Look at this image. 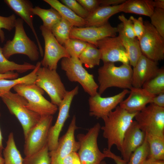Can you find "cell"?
Wrapping results in <instances>:
<instances>
[{
	"mask_svg": "<svg viewBox=\"0 0 164 164\" xmlns=\"http://www.w3.org/2000/svg\"><path fill=\"white\" fill-rule=\"evenodd\" d=\"M73 26L68 21L62 18L51 29L55 37L61 45L63 46L70 38V31Z\"/></svg>",
	"mask_w": 164,
	"mask_h": 164,
	"instance_id": "1f68e13d",
	"label": "cell"
},
{
	"mask_svg": "<svg viewBox=\"0 0 164 164\" xmlns=\"http://www.w3.org/2000/svg\"><path fill=\"white\" fill-rule=\"evenodd\" d=\"M121 4L116 5L99 6L89 13L85 19L86 27L99 26L108 23V20L112 15L120 12Z\"/></svg>",
	"mask_w": 164,
	"mask_h": 164,
	"instance_id": "7402d4cb",
	"label": "cell"
},
{
	"mask_svg": "<svg viewBox=\"0 0 164 164\" xmlns=\"http://www.w3.org/2000/svg\"><path fill=\"white\" fill-rule=\"evenodd\" d=\"M129 19L132 22L135 35L139 40L143 34L145 30L143 18L142 17H139L137 19L132 16H131Z\"/></svg>",
	"mask_w": 164,
	"mask_h": 164,
	"instance_id": "ab89813d",
	"label": "cell"
},
{
	"mask_svg": "<svg viewBox=\"0 0 164 164\" xmlns=\"http://www.w3.org/2000/svg\"><path fill=\"white\" fill-rule=\"evenodd\" d=\"M137 113L129 112L118 106L102 118L104 125L101 129L103 131V136L107 140L108 149L111 150L115 145L120 150L125 134Z\"/></svg>",
	"mask_w": 164,
	"mask_h": 164,
	"instance_id": "6da1fadb",
	"label": "cell"
},
{
	"mask_svg": "<svg viewBox=\"0 0 164 164\" xmlns=\"http://www.w3.org/2000/svg\"><path fill=\"white\" fill-rule=\"evenodd\" d=\"M61 164H80L77 152L71 153L62 160Z\"/></svg>",
	"mask_w": 164,
	"mask_h": 164,
	"instance_id": "7bdbcfd3",
	"label": "cell"
},
{
	"mask_svg": "<svg viewBox=\"0 0 164 164\" xmlns=\"http://www.w3.org/2000/svg\"><path fill=\"white\" fill-rule=\"evenodd\" d=\"M101 6H111L118 5L124 2L126 0H100Z\"/></svg>",
	"mask_w": 164,
	"mask_h": 164,
	"instance_id": "bcb514c9",
	"label": "cell"
},
{
	"mask_svg": "<svg viewBox=\"0 0 164 164\" xmlns=\"http://www.w3.org/2000/svg\"><path fill=\"white\" fill-rule=\"evenodd\" d=\"M142 88L155 96L164 93V70L160 68L154 77L145 82Z\"/></svg>",
	"mask_w": 164,
	"mask_h": 164,
	"instance_id": "d6a6232c",
	"label": "cell"
},
{
	"mask_svg": "<svg viewBox=\"0 0 164 164\" xmlns=\"http://www.w3.org/2000/svg\"><path fill=\"white\" fill-rule=\"evenodd\" d=\"M35 66V65L27 62L20 64L9 60L3 55L2 48L0 47V74H4L14 71L22 73L33 70Z\"/></svg>",
	"mask_w": 164,
	"mask_h": 164,
	"instance_id": "4dcf8cb0",
	"label": "cell"
},
{
	"mask_svg": "<svg viewBox=\"0 0 164 164\" xmlns=\"http://www.w3.org/2000/svg\"><path fill=\"white\" fill-rule=\"evenodd\" d=\"M18 76V73L10 72L4 74H0V79H14L17 78Z\"/></svg>",
	"mask_w": 164,
	"mask_h": 164,
	"instance_id": "7dc6e473",
	"label": "cell"
},
{
	"mask_svg": "<svg viewBox=\"0 0 164 164\" xmlns=\"http://www.w3.org/2000/svg\"><path fill=\"white\" fill-rule=\"evenodd\" d=\"M17 19L14 14L8 17L0 15V40L3 43L5 40L4 32L2 29L10 31L15 28Z\"/></svg>",
	"mask_w": 164,
	"mask_h": 164,
	"instance_id": "74e56055",
	"label": "cell"
},
{
	"mask_svg": "<svg viewBox=\"0 0 164 164\" xmlns=\"http://www.w3.org/2000/svg\"><path fill=\"white\" fill-rule=\"evenodd\" d=\"M32 11L34 15H38L42 20L43 25L50 30L62 18L56 10L52 7L45 9L36 6L33 7Z\"/></svg>",
	"mask_w": 164,
	"mask_h": 164,
	"instance_id": "f1b7e54d",
	"label": "cell"
},
{
	"mask_svg": "<svg viewBox=\"0 0 164 164\" xmlns=\"http://www.w3.org/2000/svg\"><path fill=\"white\" fill-rule=\"evenodd\" d=\"M98 92L101 95L108 88L130 89L132 86V69L129 64L116 66L114 63H104L98 69Z\"/></svg>",
	"mask_w": 164,
	"mask_h": 164,
	"instance_id": "7a4b0ae2",
	"label": "cell"
},
{
	"mask_svg": "<svg viewBox=\"0 0 164 164\" xmlns=\"http://www.w3.org/2000/svg\"><path fill=\"white\" fill-rule=\"evenodd\" d=\"M13 90L27 101L26 108L41 116L52 115L58 110L57 106L46 100L43 96L44 90L33 84H19Z\"/></svg>",
	"mask_w": 164,
	"mask_h": 164,
	"instance_id": "5b68a950",
	"label": "cell"
},
{
	"mask_svg": "<svg viewBox=\"0 0 164 164\" xmlns=\"http://www.w3.org/2000/svg\"><path fill=\"white\" fill-rule=\"evenodd\" d=\"M129 92L128 89H124L120 93L111 97H102L98 93L90 96L88 99L89 115L97 119H102L114 109Z\"/></svg>",
	"mask_w": 164,
	"mask_h": 164,
	"instance_id": "2e32d148",
	"label": "cell"
},
{
	"mask_svg": "<svg viewBox=\"0 0 164 164\" xmlns=\"http://www.w3.org/2000/svg\"><path fill=\"white\" fill-rule=\"evenodd\" d=\"M101 53L95 45L88 43L87 45L78 57L81 63L87 68H92L99 65Z\"/></svg>",
	"mask_w": 164,
	"mask_h": 164,
	"instance_id": "f546056e",
	"label": "cell"
},
{
	"mask_svg": "<svg viewBox=\"0 0 164 164\" xmlns=\"http://www.w3.org/2000/svg\"><path fill=\"white\" fill-rule=\"evenodd\" d=\"M35 66V68L31 72L22 77L11 80L0 79V97L10 91L12 88L18 84L34 83L36 72L41 66V62H37Z\"/></svg>",
	"mask_w": 164,
	"mask_h": 164,
	"instance_id": "4316f807",
	"label": "cell"
},
{
	"mask_svg": "<svg viewBox=\"0 0 164 164\" xmlns=\"http://www.w3.org/2000/svg\"><path fill=\"white\" fill-rule=\"evenodd\" d=\"M87 44V43L81 40L70 38L65 43L63 46L70 56L78 58Z\"/></svg>",
	"mask_w": 164,
	"mask_h": 164,
	"instance_id": "d590c367",
	"label": "cell"
},
{
	"mask_svg": "<svg viewBox=\"0 0 164 164\" xmlns=\"http://www.w3.org/2000/svg\"><path fill=\"white\" fill-rule=\"evenodd\" d=\"M83 7L89 13L100 5V0H77Z\"/></svg>",
	"mask_w": 164,
	"mask_h": 164,
	"instance_id": "b9f144b4",
	"label": "cell"
},
{
	"mask_svg": "<svg viewBox=\"0 0 164 164\" xmlns=\"http://www.w3.org/2000/svg\"><path fill=\"white\" fill-rule=\"evenodd\" d=\"M34 84L45 91L50 97L51 102L58 106L67 92L55 70L40 67L36 72Z\"/></svg>",
	"mask_w": 164,
	"mask_h": 164,
	"instance_id": "ba28073f",
	"label": "cell"
},
{
	"mask_svg": "<svg viewBox=\"0 0 164 164\" xmlns=\"http://www.w3.org/2000/svg\"><path fill=\"white\" fill-rule=\"evenodd\" d=\"M149 149L146 136L142 144L131 155L126 164H143L147 160Z\"/></svg>",
	"mask_w": 164,
	"mask_h": 164,
	"instance_id": "e575fe53",
	"label": "cell"
},
{
	"mask_svg": "<svg viewBox=\"0 0 164 164\" xmlns=\"http://www.w3.org/2000/svg\"><path fill=\"white\" fill-rule=\"evenodd\" d=\"M118 18L121 22L123 31L125 35L131 38H134L136 37L134 31L132 21L129 19H127L123 14L119 15Z\"/></svg>",
	"mask_w": 164,
	"mask_h": 164,
	"instance_id": "60d3db41",
	"label": "cell"
},
{
	"mask_svg": "<svg viewBox=\"0 0 164 164\" xmlns=\"http://www.w3.org/2000/svg\"><path fill=\"white\" fill-rule=\"evenodd\" d=\"M1 115L0 113V116ZM2 139L3 137L2 136V133L1 128H0V154H1L3 150L4 149V147L2 144Z\"/></svg>",
	"mask_w": 164,
	"mask_h": 164,
	"instance_id": "f907efd6",
	"label": "cell"
},
{
	"mask_svg": "<svg viewBox=\"0 0 164 164\" xmlns=\"http://www.w3.org/2000/svg\"><path fill=\"white\" fill-rule=\"evenodd\" d=\"M143 164H164V160H150L147 159Z\"/></svg>",
	"mask_w": 164,
	"mask_h": 164,
	"instance_id": "681fc988",
	"label": "cell"
},
{
	"mask_svg": "<svg viewBox=\"0 0 164 164\" xmlns=\"http://www.w3.org/2000/svg\"><path fill=\"white\" fill-rule=\"evenodd\" d=\"M4 1L29 26L36 39L40 55L41 56H43V52L42 47L33 26L34 15L32 11L33 8L32 3L27 0H5Z\"/></svg>",
	"mask_w": 164,
	"mask_h": 164,
	"instance_id": "44dd1931",
	"label": "cell"
},
{
	"mask_svg": "<svg viewBox=\"0 0 164 164\" xmlns=\"http://www.w3.org/2000/svg\"><path fill=\"white\" fill-rule=\"evenodd\" d=\"M101 128L97 123L89 129L85 134L77 135L79 144L78 155L80 164H100L107 155L101 152L97 144V138Z\"/></svg>",
	"mask_w": 164,
	"mask_h": 164,
	"instance_id": "8992f818",
	"label": "cell"
},
{
	"mask_svg": "<svg viewBox=\"0 0 164 164\" xmlns=\"http://www.w3.org/2000/svg\"><path fill=\"white\" fill-rule=\"evenodd\" d=\"M53 119L52 115L41 116L38 123L29 130L25 138L23 152L25 156L39 151L47 144Z\"/></svg>",
	"mask_w": 164,
	"mask_h": 164,
	"instance_id": "9c48e42d",
	"label": "cell"
},
{
	"mask_svg": "<svg viewBox=\"0 0 164 164\" xmlns=\"http://www.w3.org/2000/svg\"><path fill=\"white\" fill-rule=\"evenodd\" d=\"M60 2L77 15L83 19H86L89 14L77 0H61Z\"/></svg>",
	"mask_w": 164,
	"mask_h": 164,
	"instance_id": "f35d334b",
	"label": "cell"
},
{
	"mask_svg": "<svg viewBox=\"0 0 164 164\" xmlns=\"http://www.w3.org/2000/svg\"><path fill=\"white\" fill-rule=\"evenodd\" d=\"M78 128L76 125V117L73 115L65 134L59 139L56 148L49 151L51 164H61L63 159L73 152H77L79 144L75 138V132Z\"/></svg>",
	"mask_w": 164,
	"mask_h": 164,
	"instance_id": "5bb4252c",
	"label": "cell"
},
{
	"mask_svg": "<svg viewBox=\"0 0 164 164\" xmlns=\"http://www.w3.org/2000/svg\"><path fill=\"white\" fill-rule=\"evenodd\" d=\"M145 135L136 121H133L125 134L120 150L122 159L127 162L132 153L142 144Z\"/></svg>",
	"mask_w": 164,
	"mask_h": 164,
	"instance_id": "d6986e66",
	"label": "cell"
},
{
	"mask_svg": "<svg viewBox=\"0 0 164 164\" xmlns=\"http://www.w3.org/2000/svg\"><path fill=\"white\" fill-rule=\"evenodd\" d=\"M150 18L151 24L164 38V9L155 8Z\"/></svg>",
	"mask_w": 164,
	"mask_h": 164,
	"instance_id": "8d00e7d4",
	"label": "cell"
},
{
	"mask_svg": "<svg viewBox=\"0 0 164 164\" xmlns=\"http://www.w3.org/2000/svg\"><path fill=\"white\" fill-rule=\"evenodd\" d=\"M47 144L41 149L23 158V164H51Z\"/></svg>",
	"mask_w": 164,
	"mask_h": 164,
	"instance_id": "836d02e7",
	"label": "cell"
},
{
	"mask_svg": "<svg viewBox=\"0 0 164 164\" xmlns=\"http://www.w3.org/2000/svg\"><path fill=\"white\" fill-rule=\"evenodd\" d=\"M60 63L62 69L65 71L70 81L79 83L84 91L90 96L98 93L99 86L95 81L93 75L84 69L78 58L64 57L62 59Z\"/></svg>",
	"mask_w": 164,
	"mask_h": 164,
	"instance_id": "52a82bcc",
	"label": "cell"
},
{
	"mask_svg": "<svg viewBox=\"0 0 164 164\" xmlns=\"http://www.w3.org/2000/svg\"><path fill=\"white\" fill-rule=\"evenodd\" d=\"M144 33L138 40L142 54L158 62L164 58V38L148 21L144 22Z\"/></svg>",
	"mask_w": 164,
	"mask_h": 164,
	"instance_id": "30bf717a",
	"label": "cell"
},
{
	"mask_svg": "<svg viewBox=\"0 0 164 164\" xmlns=\"http://www.w3.org/2000/svg\"><path fill=\"white\" fill-rule=\"evenodd\" d=\"M160 69L158 62L149 59L142 54L132 69V87H142L145 82L158 74Z\"/></svg>",
	"mask_w": 164,
	"mask_h": 164,
	"instance_id": "ac0fdd59",
	"label": "cell"
},
{
	"mask_svg": "<svg viewBox=\"0 0 164 164\" xmlns=\"http://www.w3.org/2000/svg\"><path fill=\"white\" fill-rule=\"evenodd\" d=\"M40 29L45 43L43 57L40 62L41 65L50 70H56L60 59L70 56L64 47L56 40L51 30L43 25L40 26Z\"/></svg>",
	"mask_w": 164,
	"mask_h": 164,
	"instance_id": "7c38bea8",
	"label": "cell"
},
{
	"mask_svg": "<svg viewBox=\"0 0 164 164\" xmlns=\"http://www.w3.org/2000/svg\"><path fill=\"white\" fill-rule=\"evenodd\" d=\"M149 153L147 159L164 160V134L145 132Z\"/></svg>",
	"mask_w": 164,
	"mask_h": 164,
	"instance_id": "d4e9b609",
	"label": "cell"
},
{
	"mask_svg": "<svg viewBox=\"0 0 164 164\" xmlns=\"http://www.w3.org/2000/svg\"><path fill=\"white\" fill-rule=\"evenodd\" d=\"M128 97L121 101L119 106L131 113H137L151 103L154 95L142 87H132Z\"/></svg>",
	"mask_w": 164,
	"mask_h": 164,
	"instance_id": "ffe728a7",
	"label": "cell"
},
{
	"mask_svg": "<svg viewBox=\"0 0 164 164\" xmlns=\"http://www.w3.org/2000/svg\"><path fill=\"white\" fill-rule=\"evenodd\" d=\"M0 97L10 113L15 116L22 127L24 138L39 120L41 116L27 108V100L18 94L10 91Z\"/></svg>",
	"mask_w": 164,
	"mask_h": 164,
	"instance_id": "277c9868",
	"label": "cell"
},
{
	"mask_svg": "<svg viewBox=\"0 0 164 164\" xmlns=\"http://www.w3.org/2000/svg\"><path fill=\"white\" fill-rule=\"evenodd\" d=\"M155 8L152 0H128L121 4L120 12L132 13L149 16L153 12Z\"/></svg>",
	"mask_w": 164,
	"mask_h": 164,
	"instance_id": "cb8c5ba5",
	"label": "cell"
},
{
	"mask_svg": "<svg viewBox=\"0 0 164 164\" xmlns=\"http://www.w3.org/2000/svg\"><path fill=\"white\" fill-rule=\"evenodd\" d=\"M134 118L145 133L164 134V108L149 104L138 112Z\"/></svg>",
	"mask_w": 164,
	"mask_h": 164,
	"instance_id": "8fae6325",
	"label": "cell"
},
{
	"mask_svg": "<svg viewBox=\"0 0 164 164\" xmlns=\"http://www.w3.org/2000/svg\"><path fill=\"white\" fill-rule=\"evenodd\" d=\"M4 163L3 158L2 157V154H0V164H4Z\"/></svg>",
	"mask_w": 164,
	"mask_h": 164,
	"instance_id": "816d5d0a",
	"label": "cell"
},
{
	"mask_svg": "<svg viewBox=\"0 0 164 164\" xmlns=\"http://www.w3.org/2000/svg\"><path fill=\"white\" fill-rule=\"evenodd\" d=\"M2 152L4 164H23V158L17 148L12 132L9 134Z\"/></svg>",
	"mask_w": 164,
	"mask_h": 164,
	"instance_id": "83f0119b",
	"label": "cell"
},
{
	"mask_svg": "<svg viewBox=\"0 0 164 164\" xmlns=\"http://www.w3.org/2000/svg\"><path fill=\"white\" fill-rule=\"evenodd\" d=\"M117 33V27H113L108 22L99 26H73L70 31V38L79 39L96 46L98 41L105 37L115 36Z\"/></svg>",
	"mask_w": 164,
	"mask_h": 164,
	"instance_id": "e0dca14e",
	"label": "cell"
},
{
	"mask_svg": "<svg viewBox=\"0 0 164 164\" xmlns=\"http://www.w3.org/2000/svg\"><path fill=\"white\" fill-rule=\"evenodd\" d=\"M151 103L159 107L164 108V93L154 96Z\"/></svg>",
	"mask_w": 164,
	"mask_h": 164,
	"instance_id": "f6af8a7d",
	"label": "cell"
},
{
	"mask_svg": "<svg viewBox=\"0 0 164 164\" xmlns=\"http://www.w3.org/2000/svg\"><path fill=\"white\" fill-rule=\"evenodd\" d=\"M52 8L56 10L62 18L69 22L73 26L86 27L87 22L74 13L70 9L57 0H44Z\"/></svg>",
	"mask_w": 164,
	"mask_h": 164,
	"instance_id": "484cf974",
	"label": "cell"
},
{
	"mask_svg": "<svg viewBox=\"0 0 164 164\" xmlns=\"http://www.w3.org/2000/svg\"><path fill=\"white\" fill-rule=\"evenodd\" d=\"M117 27L118 36L120 38L128 54L129 64L131 66L134 67L142 55L139 41L136 37L131 38L125 35L121 23L119 24Z\"/></svg>",
	"mask_w": 164,
	"mask_h": 164,
	"instance_id": "603a6c76",
	"label": "cell"
},
{
	"mask_svg": "<svg viewBox=\"0 0 164 164\" xmlns=\"http://www.w3.org/2000/svg\"><path fill=\"white\" fill-rule=\"evenodd\" d=\"M79 87L77 86L72 90L67 91L66 95L59 106V113L55 124L50 129L47 145L49 151L54 150L56 148L59 136L64 125L70 116L69 112L72 100L78 92Z\"/></svg>",
	"mask_w": 164,
	"mask_h": 164,
	"instance_id": "9a60e30c",
	"label": "cell"
},
{
	"mask_svg": "<svg viewBox=\"0 0 164 164\" xmlns=\"http://www.w3.org/2000/svg\"><path fill=\"white\" fill-rule=\"evenodd\" d=\"M106 153L108 157L111 158L113 159L116 164H126L127 162L124 160L122 158L119 156H117L112 152L111 150L105 148L104 149L103 152ZM100 164H107L106 162L104 161H102Z\"/></svg>",
	"mask_w": 164,
	"mask_h": 164,
	"instance_id": "ee69618b",
	"label": "cell"
},
{
	"mask_svg": "<svg viewBox=\"0 0 164 164\" xmlns=\"http://www.w3.org/2000/svg\"><path fill=\"white\" fill-rule=\"evenodd\" d=\"M23 21L21 18L17 19L14 37L12 40H7L2 48V53L7 59L15 54H21L26 55L32 61H36L39 57V49L27 36Z\"/></svg>",
	"mask_w": 164,
	"mask_h": 164,
	"instance_id": "3957f363",
	"label": "cell"
},
{
	"mask_svg": "<svg viewBox=\"0 0 164 164\" xmlns=\"http://www.w3.org/2000/svg\"><path fill=\"white\" fill-rule=\"evenodd\" d=\"M96 46L100 50L103 63L119 62L129 64L128 54L118 36L102 39L97 42Z\"/></svg>",
	"mask_w": 164,
	"mask_h": 164,
	"instance_id": "4fadbf2b",
	"label": "cell"
},
{
	"mask_svg": "<svg viewBox=\"0 0 164 164\" xmlns=\"http://www.w3.org/2000/svg\"><path fill=\"white\" fill-rule=\"evenodd\" d=\"M153 4L155 8L164 9V0L153 1Z\"/></svg>",
	"mask_w": 164,
	"mask_h": 164,
	"instance_id": "c3c4849f",
	"label": "cell"
}]
</instances>
